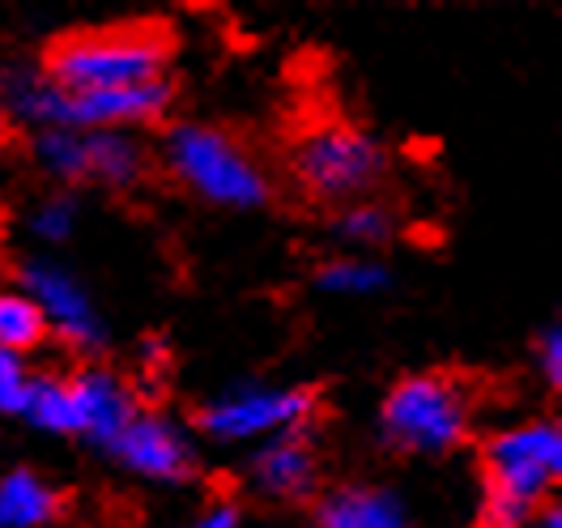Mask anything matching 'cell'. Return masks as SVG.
<instances>
[{"label":"cell","instance_id":"1","mask_svg":"<svg viewBox=\"0 0 562 528\" xmlns=\"http://www.w3.org/2000/svg\"><path fill=\"white\" fill-rule=\"evenodd\" d=\"M158 162L183 192H192L213 210L251 213L269 205L273 196V179L265 171V162L235 133L205 120L167 124L158 142Z\"/></svg>","mask_w":562,"mask_h":528},{"label":"cell","instance_id":"2","mask_svg":"<svg viewBox=\"0 0 562 528\" xmlns=\"http://www.w3.org/2000/svg\"><path fill=\"white\" fill-rule=\"evenodd\" d=\"M171 65V35L162 26H103L56 38L38 69L60 90H128L145 81H162Z\"/></svg>","mask_w":562,"mask_h":528},{"label":"cell","instance_id":"3","mask_svg":"<svg viewBox=\"0 0 562 528\" xmlns=\"http://www.w3.org/2000/svg\"><path fill=\"white\" fill-rule=\"evenodd\" d=\"M477 396L448 371H414L387 387L380 439L396 457H448L473 435Z\"/></svg>","mask_w":562,"mask_h":528},{"label":"cell","instance_id":"4","mask_svg":"<svg viewBox=\"0 0 562 528\" xmlns=\"http://www.w3.org/2000/svg\"><path fill=\"white\" fill-rule=\"evenodd\" d=\"M290 176L319 205H353L387 176V149L367 128L328 120L307 128L290 149Z\"/></svg>","mask_w":562,"mask_h":528},{"label":"cell","instance_id":"5","mask_svg":"<svg viewBox=\"0 0 562 528\" xmlns=\"http://www.w3.org/2000/svg\"><path fill=\"white\" fill-rule=\"evenodd\" d=\"M562 478L559 418H528L503 426L482 443V494L512 498L528 512L546 507Z\"/></svg>","mask_w":562,"mask_h":528},{"label":"cell","instance_id":"6","mask_svg":"<svg viewBox=\"0 0 562 528\" xmlns=\"http://www.w3.org/2000/svg\"><path fill=\"white\" fill-rule=\"evenodd\" d=\"M38 171L65 188L77 183H99L111 192H128L149 176L154 149L137 133H35L31 137Z\"/></svg>","mask_w":562,"mask_h":528},{"label":"cell","instance_id":"7","mask_svg":"<svg viewBox=\"0 0 562 528\" xmlns=\"http://www.w3.org/2000/svg\"><path fill=\"white\" fill-rule=\"evenodd\" d=\"M316 392L299 384H235L201 405L196 426L213 443H265L285 430H307Z\"/></svg>","mask_w":562,"mask_h":528},{"label":"cell","instance_id":"8","mask_svg":"<svg viewBox=\"0 0 562 528\" xmlns=\"http://www.w3.org/2000/svg\"><path fill=\"white\" fill-rule=\"evenodd\" d=\"M18 290L38 307V316L47 324V337H56L60 346L72 353H94L106 350V319L94 303V294L86 282L72 273L65 260L56 256H22L18 260Z\"/></svg>","mask_w":562,"mask_h":528},{"label":"cell","instance_id":"9","mask_svg":"<svg viewBox=\"0 0 562 528\" xmlns=\"http://www.w3.org/2000/svg\"><path fill=\"white\" fill-rule=\"evenodd\" d=\"M106 452L124 473L158 486H183L201 473V452L192 430L162 409H137V418L115 435Z\"/></svg>","mask_w":562,"mask_h":528},{"label":"cell","instance_id":"10","mask_svg":"<svg viewBox=\"0 0 562 528\" xmlns=\"http://www.w3.org/2000/svg\"><path fill=\"white\" fill-rule=\"evenodd\" d=\"M65 392H69V439H81L103 452L140 409L133 384L103 362H81L72 375H65Z\"/></svg>","mask_w":562,"mask_h":528},{"label":"cell","instance_id":"11","mask_svg":"<svg viewBox=\"0 0 562 528\" xmlns=\"http://www.w3.org/2000/svg\"><path fill=\"white\" fill-rule=\"evenodd\" d=\"M251 491L269 503H307L319 491V452L307 430H285L251 448L247 460Z\"/></svg>","mask_w":562,"mask_h":528},{"label":"cell","instance_id":"12","mask_svg":"<svg viewBox=\"0 0 562 528\" xmlns=\"http://www.w3.org/2000/svg\"><path fill=\"white\" fill-rule=\"evenodd\" d=\"M316 528H414V520L392 486L350 482L316 503Z\"/></svg>","mask_w":562,"mask_h":528},{"label":"cell","instance_id":"13","mask_svg":"<svg viewBox=\"0 0 562 528\" xmlns=\"http://www.w3.org/2000/svg\"><path fill=\"white\" fill-rule=\"evenodd\" d=\"M65 507V494L52 486L38 469H9L0 473V528H47Z\"/></svg>","mask_w":562,"mask_h":528},{"label":"cell","instance_id":"14","mask_svg":"<svg viewBox=\"0 0 562 528\" xmlns=\"http://www.w3.org/2000/svg\"><path fill=\"white\" fill-rule=\"evenodd\" d=\"M387 282H392L387 265L371 260V256H333L316 273L319 290L337 294V299H371V294H384Z\"/></svg>","mask_w":562,"mask_h":528},{"label":"cell","instance_id":"15","mask_svg":"<svg viewBox=\"0 0 562 528\" xmlns=\"http://www.w3.org/2000/svg\"><path fill=\"white\" fill-rule=\"evenodd\" d=\"M43 341H47V324H43L35 303L18 285H0V350L26 358Z\"/></svg>","mask_w":562,"mask_h":528},{"label":"cell","instance_id":"16","mask_svg":"<svg viewBox=\"0 0 562 528\" xmlns=\"http://www.w3.org/2000/svg\"><path fill=\"white\" fill-rule=\"evenodd\" d=\"M77 222H81V205L72 192H47L38 196L35 205L22 217V231L35 239L38 247H65L77 235Z\"/></svg>","mask_w":562,"mask_h":528},{"label":"cell","instance_id":"17","mask_svg":"<svg viewBox=\"0 0 562 528\" xmlns=\"http://www.w3.org/2000/svg\"><path fill=\"white\" fill-rule=\"evenodd\" d=\"M337 235L346 239L358 251H371V247H384L392 235H396V213L380 205V201H353V205H341L337 213Z\"/></svg>","mask_w":562,"mask_h":528},{"label":"cell","instance_id":"18","mask_svg":"<svg viewBox=\"0 0 562 528\" xmlns=\"http://www.w3.org/2000/svg\"><path fill=\"white\" fill-rule=\"evenodd\" d=\"M31 384H35V371L22 353L0 350V414L9 418H22L26 409V396H31Z\"/></svg>","mask_w":562,"mask_h":528},{"label":"cell","instance_id":"19","mask_svg":"<svg viewBox=\"0 0 562 528\" xmlns=\"http://www.w3.org/2000/svg\"><path fill=\"white\" fill-rule=\"evenodd\" d=\"M537 371L550 387H562V328L550 324L537 337Z\"/></svg>","mask_w":562,"mask_h":528},{"label":"cell","instance_id":"20","mask_svg":"<svg viewBox=\"0 0 562 528\" xmlns=\"http://www.w3.org/2000/svg\"><path fill=\"white\" fill-rule=\"evenodd\" d=\"M179 528H244V512L231 498H210L192 520H183Z\"/></svg>","mask_w":562,"mask_h":528},{"label":"cell","instance_id":"21","mask_svg":"<svg viewBox=\"0 0 562 528\" xmlns=\"http://www.w3.org/2000/svg\"><path fill=\"white\" fill-rule=\"evenodd\" d=\"M9 137V115H4V103H0V142Z\"/></svg>","mask_w":562,"mask_h":528}]
</instances>
